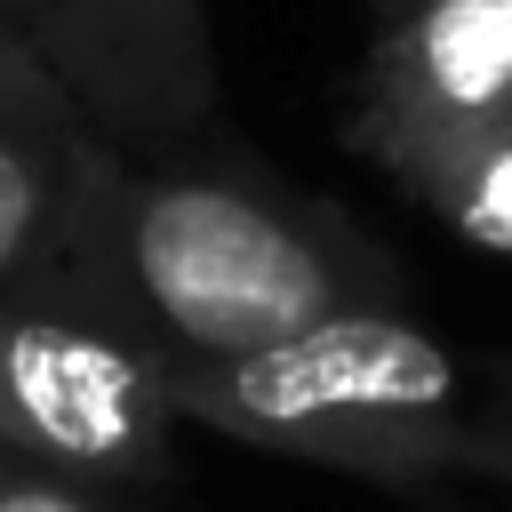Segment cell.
<instances>
[{
	"mask_svg": "<svg viewBox=\"0 0 512 512\" xmlns=\"http://www.w3.org/2000/svg\"><path fill=\"white\" fill-rule=\"evenodd\" d=\"M56 304L128 336L152 368L288 344L336 312L408 304L400 264L320 192L216 152L88 144Z\"/></svg>",
	"mask_w": 512,
	"mask_h": 512,
	"instance_id": "6da1fadb",
	"label": "cell"
},
{
	"mask_svg": "<svg viewBox=\"0 0 512 512\" xmlns=\"http://www.w3.org/2000/svg\"><path fill=\"white\" fill-rule=\"evenodd\" d=\"M160 384L192 432L256 456L376 488L512 480V392H480L472 368L408 320V304L336 312L232 360H168Z\"/></svg>",
	"mask_w": 512,
	"mask_h": 512,
	"instance_id": "7a4b0ae2",
	"label": "cell"
},
{
	"mask_svg": "<svg viewBox=\"0 0 512 512\" xmlns=\"http://www.w3.org/2000/svg\"><path fill=\"white\" fill-rule=\"evenodd\" d=\"M184 432L160 368L128 336L56 296H0V448L96 488H160Z\"/></svg>",
	"mask_w": 512,
	"mask_h": 512,
	"instance_id": "3957f363",
	"label": "cell"
},
{
	"mask_svg": "<svg viewBox=\"0 0 512 512\" xmlns=\"http://www.w3.org/2000/svg\"><path fill=\"white\" fill-rule=\"evenodd\" d=\"M32 48L120 152H192L216 136L224 64L208 0H40Z\"/></svg>",
	"mask_w": 512,
	"mask_h": 512,
	"instance_id": "277c9868",
	"label": "cell"
},
{
	"mask_svg": "<svg viewBox=\"0 0 512 512\" xmlns=\"http://www.w3.org/2000/svg\"><path fill=\"white\" fill-rule=\"evenodd\" d=\"M344 144L368 168H384L416 208H432L456 240L512 256V104L464 112V120H424V128H368Z\"/></svg>",
	"mask_w": 512,
	"mask_h": 512,
	"instance_id": "5b68a950",
	"label": "cell"
},
{
	"mask_svg": "<svg viewBox=\"0 0 512 512\" xmlns=\"http://www.w3.org/2000/svg\"><path fill=\"white\" fill-rule=\"evenodd\" d=\"M88 144V120H0V296L56 288Z\"/></svg>",
	"mask_w": 512,
	"mask_h": 512,
	"instance_id": "8992f818",
	"label": "cell"
},
{
	"mask_svg": "<svg viewBox=\"0 0 512 512\" xmlns=\"http://www.w3.org/2000/svg\"><path fill=\"white\" fill-rule=\"evenodd\" d=\"M0 120H80V104L48 72V56L8 24H0Z\"/></svg>",
	"mask_w": 512,
	"mask_h": 512,
	"instance_id": "52a82bcc",
	"label": "cell"
},
{
	"mask_svg": "<svg viewBox=\"0 0 512 512\" xmlns=\"http://www.w3.org/2000/svg\"><path fill=\"white\" fill-rule=\"evenodd\" d=\"M0 512H104V488L80 472H56L40 456L0 448Z\"/></svg>",
	"mask_w": 512,
	"mask_h": 512,
	"instance_id": "ba28073f",
	"label": "cell"
},
{
	"mask_svg": "<svg viewBox=\"0 0 512 512\" xmlns=\"http://www.w3.org/2000/svg\"><path fill=\"white\" fill-rule=\"evenodd\" d=\"M0 24L32 40V32H40V0H0Z\"/></svg>",
	"mask_w": 512,
	"mask_h": 512,
	"instance_id": "9c48e42d",
	"label": "cell"
},
{
	"mask_svg": "<svg viewBox=\"0 0 512 512\" xmlns=\"http://www.w3.org/2000/svg\"><path fill=\"white\" fill-rule=\"evenodd\" d=\"M408 8H416V0H368V16H376V24H392V16H408Z\"/></svg>",
	"mask_w": 512,
	"mask_h": 512,
	"instance_id": "30bf717a",
	"label": "cell"
}]
</instances>
